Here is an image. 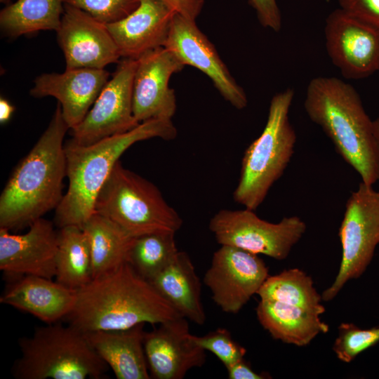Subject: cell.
<instances>
[{
  "instance_id": "cell-1",
  "label": "cell",
  "mask_w": 379,
  "mask_h": 379,
  "mask_svg": "<svg viewBox=\"0 0 379 379\" xmlns=\"http://www.w3.org/2000/svg\"><path fill=\"white\" fill-rule=\"evenodd\" d=\"M58 103L36 144L15 166L0 196V228L17 231L56 208L67 178L65 136L69 130Z\"/></svg>"
},
{
  "instance_id": "cell-2",
  "label": "cell",
  "mask_w": 379,
  "mask_h": 379,
  "mask_svg": "<svg viewBox=\"0 0 379 379\" xmlns=\"http://www.w3.org/2000/svg\"><path fill=\"white\" fill-rule=\"evenodd\" d=\"M182 317L154 288L124 262L113 272L77 290L69 324L84 333L159 324Z\"/></svg>"
},
{
  "instance_id": "cell-3",
  "label": "cell",
  "mask_w": 379,
  "mask_h": 379,
  "mask_svg": "<svg viewBox=\"0 0 379 379\" xmlns=\"http://www.w3.org/2000/svg\"><path fill=\"white\" fill-rule=\"evenodd\" d=\"M178 131L172 119H151L133 129L95 143L82 145L72 139L65 143L68 187L55 210L58 228H81L94 213L96 197L121 155L135 143L154 138L171 140Z\"/></svg>"
},
{
  "instance_id": "cell-4",
  "label": "cell",
  "mask_w": 379,
  "mask_h": 379,
  "mask_svg": "<svg viewBox=\"0 0 379 379\" xmlns=\"http://www.w3.org/2000/svg\"><path fill=\"white\" fill-rule=\"evenodd\" d=\"M304 107L362 182L367 185L378 182L379 157L373 121L355 88L338 78L315 77L307 85Z\"/></svg>"
},
{
  "instance_id": "cell-5",
  "label": "cell",
  "mask_w": 379,
  "mask_h": 379,
  "mask_svg": "<svg viewBox=\"0 0 379 379\" xmlns=\"http://www.w3.org/2000/svg\"><path fill=\"white\" fill-rule=\"evenodd\" d=\"M18 344L21 356L11 368L17 379H99L107 369L86 333L70 324L37 328Z\"/></svg>"
},
{
  "instance_id": "cell-6",
  "label": "cell",
  "mask_w": 379,
  "mask_h": 379,
  "mask_svg": "<svg viewBox=\"0 0 379 379\" xmlns=\"http://www.w3.org/2000/svg\"><path fill=\"white\" fill-rule=\"evenodd\" d=\"M293 97L291 88L272 97L262 132L244 152L233 199L246 208L261 205L293 154L296 134L288 118Z\"/></svg>"
},
{
  "instance_id": "cell-7",
  "label": "cell",
  "mask_w": 379,
  "mask_h": 379,
  "mask_svg": "<svg viewBox=\"0 0 379 379\" xmlns=\"http://www.w3.org/2000/svg\"><path fill=\"white\" fill-rule=\"evenodd\" d=\"M94 212L109 219L132 237L175 233L182 225L181 217L159 188L124 168L120 160L100 190Z\"/></svg>"
},
{
  "instance_id": "cell-8",
  "label": "cell",
  "mask_w": 379,
  "mask_h": 379,
  "mask_svg": "<svg viewBox=\"0 0 379 379\" xmlns=\"http://www.w3.org/2000/svg\"><path fill=\"white\" fill-rule=\"evenodd\" d=\"M342 258L333 284L322 300H333L351 279L360 277L371 263L379 244V190L361 182L348 199L339 229Z\"/></svg>"
},
{
  "instance_id": "cell-9",
  "label": "cell",
  "mask_w": 379,
  "mask_h": 379,
  "mask_svg": "<svg viewBox=\"0 0 379 379\" xmlns=\"http://www.w3.org/2000/svg\"><path fill=\"white\" fill-rule=\"evenodd\" d=\"M298 216L284 218L277 223L260 218L254 211L222 209L211 219L209 229L221 246H230L254 254L281 260L306 231Z\"/></svg>"
},
{
  "instance_id": "cell-10",
  "label": "cell",
  "mask_w": 379,
  "mask_h": 379,
  "mask_svg": "<svg viewBox=\"0 0 379 379\" xmlns=\"http://www.w3.org/2000/svg\"><path fill=\"white\" fill-rule=\"evenodd\" d=\"M137 59L123 58L91 108L74 128L72 140L88 145L129 131L140 123L133 111V81Z\"/></svg>"
},
{
  "instance_id": "cell-11",
  "label": "cell",
  "mask_w": 379,
  "mask_h": 379,
  "mask_svg": "<svg viewBox=\"0 0 379 379\" xmlns=\"http://www.w3.org/2000/svg\"><path fill=\"white\" fill-rule=\"evenodd\" d=\"M269 276L268 267L258 255L221 246L213 253L203 281L221 310L234 314L258 293Z\"/></svg>"
},
{
  "instance_id": "cell-12",
  "label": "cell",
  "mask_w": 379,
  "mask_h": 379,
  "mask_svg": "<svg viewBox=\"0 0 379 379\" xmlns=\"http://www.w3.org/2000/svg\"><path fill=\"white\" fill-rule=\"evenodd\" d=\"M324 36L328 55L344 77L359 79L378 72V29L340 8L327 17Z\"/></svg>"
},
{
  "instance_id": "cell-13",
  "label": "cell",
  "mask_w": 379,
  "mask_h": 379,
  "mask_svg": "<svg viewBox=\"0 0 379 379\" xmlns=\"http://www.w3.org/2000/svg\"><path fill=\"white\" fill-rule=\"evenodd\" d=\"M164 47L185 66H192L208 76L223 98L234 107L242 109L247 106L244 90L237 83L195 20L175 13Z\"/></svg>"
},
{
  "instance_id": "cell-14",
  "label": "cell",
  "mask_w": 379,
  "mask_h": 379,
  "mask_svg": "<svg viewBox=\"0 0 379 379\" xmlns=\"http://www.w3.org/2000/svg\"><path fill=\"white\" fill-rule=\"evenodd\" d=\"M184 67L176 55L164 46L137 59L133 81V111L138 122L172 119L177 102L169 81L173 74Z\"/></svg>"
},
{
  "instance_id": "cell-15",
  "label": "cell",
  "mask_w": 379,
  "mask_h": 379,
  "mask_svg": "<svg viewBox=\"0 0 379 379\" xmlns=\"http://www.w3.org/2000/svg\"><path fill=\"white\" fill-rule=\"evenodd\" d=\"M58 42L65 59V69H105L121 58L106 24L77 8L64 4Z\"/></svg>"
},
{
  "instance_id": "cell-16",
  "label": "cell",
  "mask_w": 379,
  "mask_h": 379,
  "mask_svg": "<svg viewBox=\"0 0 379 379\" xmlns=\"http://www.w3.org/2000/svg\"><path fill=\"white\" fill-rule=\"evenodd\" d=\"M54 225L41 218L24 234H13L0 228V270L6 277H55L58 231Z\"/></svg>"
},
{
  "instance_id": "cell-17",
  "label": "cell",
  "mask_w": 379,
  "mask_h": 379,
  "mask_svg": "<svg viewBox=\"0 0 379 379\" xmlns=\"http://www.w3.org/2000/svg\"><path fill=\"white\" fill-rule=\"evenodd\" d=\"M192 335L183 317L145 331L143 345L152 378L182 379L190 369L205 364L206 350L195 343Z\"/></svg>"
},
{
  "instance_id": "cell-18",
  "label": "cell",
  "mask_w": 379,
  "mask_h": 379,
  "mask_svg": "<svg viewBox=\"0 0 379 379\" xmlns=\"http://www.w3.org/2000/svg\"><path fill=\"white\" fill-rule=\"evenodd\" d=\"M105 69L77 68L63 73L38 76L30 90L35 98L52 96L61 107L63 119L70 130L84 119L109 79Z\"/></svg>"
},
{
  "instance_id": "cell-19",
  "label": "cell",
  "mask_w": 379,
  "mask_h": 379,
  "mask_svg": "<svg viewBox=\"0 0 379 379\" xmlns=\"http://www.w3.org/2000/svg\"><path fill=\"white\" fill-rule=\"evenodd\" d=\"M175 14L159 0H140L126 17L107 24L121 58L138 59L164 46Z\"/></svg>"
},
{
  "instance_id": "cell-20",
  "label": "cell",
  "mask_w": 379,
  "mask_h": 379,
  "mask_svg": "<svg viewBox=\"0 0 379 379\" xmlns=\"http://www.w3.org/2000/svg\"><path fill=\"white\" fill-rule=\"evenodd\" d=\"M0 302L54 324L72 312L77 291L53 279L34 275L7 277Z\"/></svg>"
},
{
  "instance_id": "cell-21",
  "label": "cell",
  "mask_w": 379,
  "mask_h": 379,
  "mask_svg": "<svg viewBox=\"0 0 379 379\" xmlns=\"http://www.w3.org/2000/svg\"><path fill=\"white\" fill-rule=\"evenodd\" d=\"M145 324L119 331L85 333L117 379L151 378L144 350Z\"/></svg>"
},
{
  "instance_id": "cell-22",
  "label": "cell",
  "mask_w": 379,
  "mask_h": 379,
  "mask_svg": "<svg viewBox=\"0 0 379 379\" xmlns=\"http://www.w3.org/2000/svg\"><path fill=\"white\" fill-rule=\"evenodd\" d=\"M149 282L182 317L198 325L205 323L201 281L187 253L178 251L173 262Z\"/></svg>"
},
{
  "instance_id": "cell-23",
  "label": "cell",
  "mask_w": 379,
  "mask_h": 379,
  "mask_svg": "<svg viewBox=\"0 0 379 379\" xmlns=\"http://www.w3.org/2000/svg\"><path fill=\"white\" fill-rule=\"evenodd\" d=\"M261 326L276 340L302 347L328 331L319 312L271 300L260 299L255 309Z\"/></svg>"
},
{
  "instance_id": "cell-24",
  "label": "cell",
  "mask_w": 379,
  "mask_h": 379,
  "mask_svg": "<svg viewBox=\"0 0 379 379\" xmlns=\"http://www.w3.org/2000/svg\"><path fill=\"white\" fill-rule=\"evenodd\" d=\"M89 246L93 279L105 277L127 262L134 237L94 212L81 227Z\"/></svg>"
},
{
  "instance_id": "cell-25",
  "label": "cell",
  "mask_w": 379,
  "mask_h": 379,
  "mask_svg": "<svg viewBox=\"0 0 379 379\" xmlns=\"http://www.w3.org/2000/svg\"><path fill=\"white\" fill-rule=\"evenodd\" d=\"M63 11V0H17L1 11L0 27L12 38L43 30L57 32Z\"/></svg>"
},
{
  "instance_id": "cell-26",
  "label": "cell",
  "mask_w": 379,
  "mask_h": 379,
  "mask_svg": "<svg viewBox=\"0 0 379 379\" xmlns=\"http://www.w3.org/2000/svg\"><path fill=\"white\" fill-rule=\"evenodd\" d=\"M92 280L89 246L83 230L74 225L59 228L55 281L77 291Z\"/></svg>"
},
{
  "instance_id": "cell-27",
  "label": "cell",
  "mask_w": 379,
  "mask_h": 379,
  "mask_svg": "<svg viewBox=\"0 0 379 379\" xmlns=\"http://www.w3.org/2000/svg\"><path fill=\"white\" fill-rule=\"evenodd\" d=\"M257 294L262 300L301 307L321 314L325 312L322 296L315 288L312 277L298 268L269 276Z\"/></svg>"
},
{
  "instance_id": "cell-28",
  "label": "cell",
  "mask_w": 379,
  "mask_h": 379,
  "mask_svg": "<svg viewBox=\"0 0 379 379\" xmlns=\"http://www.w3.org/2000/svg\"><path fill=\"white\" fill-rule=\"evenodd\" d=\"M175 234L155 232L134 237L127 262L139 275L152 281L173 262L179 251Z\"/></svg>"
},
{
  "instance_id": "cell-29",
  "label": "cell",
  "mask_w": 379,
  "mask_h": 379,
  "mask_svg": "<svg viewBox=\"0 0 379 379\" xmlns=\"http://www.w3.org/2000/svg\"><path fill=\"white\" fill-rule=\"evenodd\" d=\"M379 343V326L361 328L352 323H343L333 350L339 360L350 363L362 352Z\"/></svg>"
},
{
  "instance_id": "cell-30",
  "label": "cell",
  "mask_w": 379,
  "mask_h": 379,
  "mask_svg": "<svg viewBox=\"0 0 379 379\" xmlns=\"http://www.w3.org/2000/svg\"><path fill=\"white\" fill-rule=\"evenodd\" d=\"M193 340L204 350L215 355L226 367L244 358L245 347L234 341L230 332L223 328H218L204 335H192Z\"/></svg>"
},
{
  "instance_id": "cell-31",
  "label": "cell",
  "mask_w": 379,
  "mask_h": 379,
  "mask_svg": "<svg viewBox=\"0 0 379 379\" xmlns=\"http://www.w3.org/2000/svg\"><path fill=\"white\" fill-rule=\"evenodd\" d=\"M89 14L95 20L109 24L119 21L137 8L140 0H63Z\"/></svg>"
},
{
  "instance_id": "cell-32",
  "label": "cell",
  "mask_w": 379,
  "mask_h": 379,
  "mask_svg": "<svg viewBox=\"0 0 379 379\" xmlns=\"http://www.w3.org/2000/svg\"><path fill=\"white\" fill-rule=\"evenodd\" d=\"M344 11L379 29V0H338Z\"/></svg>"
},
{
  "instance_id": "cell-33",
  "label": "cell",
  "mask_w": 379,
  "mask_h": 379,
  "mask_svg": "<svg viewBox=\"0 0 379 379\" xmlns=\"http://www.w3.org/2000/svg\"><path fill=\"white\" fill-rule=\"evenodd\" d=\"M260 24L274 32L281 27V15L276 0H248Z\"/></svg>"
},
{
  "instance_id": "cell-34",
  "label": "cell",
  "mask_w": 379,
  "mask_h": 379,
  "mask_svg": "<svg viewBox=\"0 0 379 379\" xmlns=\"http://www.w3.org/2000/svg\"><path fill=\"white\" fill-rule=\"evenodd\" d=\"M175 13L195 20L201 12L204 0H159Z\"/></svg>"
},
{
  "instance_id": "cell-35",
  "label": "cell",
  "mask_w": 379,
  "mask_h": 379,
  "mask_svg": "<svg viewBox=\"0 0 379 379\" xmlns=\"http://www.w3.org/2000/svg\"><path fill=\"white\" fill-rule=\"evenodd\" d=\"M230 379H263L267 375L255 373L244 358L226 367Z\"/></svg>"
},
{
  "instance_id": "cell-36",
  "label": "cell",
  "mask_w": 379,
  "mask_h": 379,
  "mask_svg": "<svg viewBox=\"0 0 379 379\" xmlns=\"http://www.w3.org/2000/svg\"><path fill=\"white\" fill-rule=\"evenodd\" d=\"M14 106L5 98H0V123L8 122L14 112Z\"/></svg>"
},
{
  "instance_id": "cell-37",
  "label": "cell",
  "mask_w": 379,
  "mask_h": 379,
  "mask_svg": "<svg viewBox=\"0 0 379 379\" xmlns=\"http://www.w3.org/2000/svg\"><path fill=\"white\" fill-rule=\"evenodd\" d=\"M373 126H374V133H375V137L376 140L378 157H379V117L376 119L373 120ZM378 181L379 182V177H378Z\"/></svg>"
},
{
  "instance_id": "cell-38",
  "label": "cell",
  "mask_w": 379,
  "mask_h": 379,
  "mask_svg": "<svg viewBox=\"0 0 379 379\" xmlns=\"http://www.w3.org/2000/svg\"><path fill=\"white\" fill-rule=\"evenodd\" d=\"M10 1H11V0H0V1H1V3H8V2H9Z\"/></svg>"
},
{
  "instance_id": "cell-39",
  "label": "cell",
  "mask_w": 379,
  "mask_h": 379,
  "mask_svg": "<svg viewBox=\"0 0 379 379\" xmlns=\"http://www.w3.org/2000/svg\"><path fill=\"white\" fill-rule=\"evenodd\" d=\"M378 73H379V67H378Z\"/></svg>"
}]
</instances>
